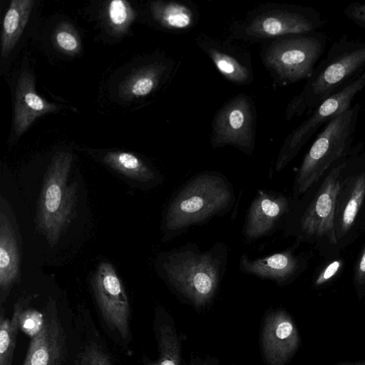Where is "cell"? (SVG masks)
Instances as JSON below:
<instances>
[{"instance_id":"cell-32","label":"cell","mask_w":365,"mask_h":365,"mask_svg":"<svg viewBox=\"0 0 365 365\" xmlns=\"http://www.w3.org/2000/svg\"><path fill=\"white\" fill-rule=\"evenodd\" d=\"M344 15L355 25L365 29V1H355L343 9Z\"/></svg>"},{"instance_id":"cell-6","label":"cell","mask_w":365,"mask_h":365,"mask_svg":"<svg viewBox=\"0 0 365 365\" xmlns=\"http://www.w3.org/2000/svg\"><path fill=\"white\" fill-rule=\"evenodd\" d=\"M327 41L326 34L314 31L267 41L260 55L274 86H285L307 80L325 51Z\"/></svg>"},{"instance_id":"cell-12","label":"cell","mask_w":365,"mask_h":365,"mask_svg":"<svg viewBox=\"0 0 365 365\" xmlns=\"http://www.w3.org/2000/svg\"><path fill=\"white\" fill-rule=\"evenodd\" d=\"M93 292L101 314L108 326L123 338L129 335L130 316L128 296L113 266L101 262L91 279Z\"/></svg>"},{"instance_id":"cell-14","label":"cell","mask_w":365,"mask_h":365,"mask_svg":"<svg viewBox=\"0 0 365 365\" xmlns=\"http://www.w3.org/2000/svg\"><path fill=\"white\" fill-rule=\"evenodd\" d=\"M299 245L264 257L251 259L241 255L239 269L241 272L262 279L274 282L279 286L292 283L309 267V258L304 252H297Z\"/></svg>"},{"instance_id":"cell-28","label":"cell","mask_w":365,"mask_h":365,"mask_svg":"<svg viewBox=\"0 0 365 365\" xmlns=\"http://www.w3.org/2000/svg\"><path fill=\"white\" fill-rule=\"evenodd\" d=\"M57 46L63 51L75 53L80 49V41L74 31L68 27L61 26L55 34Z\"/></svg>"},{"instance_id":"cell-33","label":"cell","mask_w":365,"mask_h":365,"mask_svg":"<svg viewBox=\"0 0 365 365\" xmlns=\"http://www.w3.org/2000/svg\"><path fill=\"white\" fill-rule=\"evenodd\" d=\"M190 365H214V364L210 360H197V361L192 362Z\"/></svg>"},{"instance_id":"cell-30","label":"cell","mask_w":365,"mask_h":365,"mask_svg":"<svg viewBox=\"0 0 365 365\" xmlns=\"http://www.w3.org/2000/svg\"><path fill=\"white\" fill-rule=\"evenodd\" d=\"M78 365H112L108 356L95 344L86 346L80 355Z\"/></svg>"},{"instance_id":"cell-31","label":"cell","mask_w":365,"mask_h":365,"mask_svg":"<svg viewBox=\"0 0 365 365\" xmlns=\"http://www.w3.org/2000/svg\"><path fill=\"white\" fill-rule=\"evenodd\" d=\"M353 284L359 300L365 297V243L363 245L355 262Z\"/></svg>"},{"instance_id":"cell-25","label":"cell","mask_w":365,"mask_h":365,"mask_svg":"<svg viewBox=\"0 0 365 365\" xmlns=\"http://www.w3.org/2000/svg\"><path fill=\"white\" fill-rule=\"evenodd\" d=\"M24 299L14 305L12 317L9 319L1 307L0 312V365H11L17 335L20 327V316L24 309Z\"/></svg>"},{"instance_id":"cell-10","label":"cell","mask_w":365,"mask_h":365,"mask_svg":"<svg viewBox=\"0 0 365 365\" xmlns=\"http://www.w3.org/2000/svg\"><path fill=\"white\" fill-rule=\"evenodd\" d=\"M364 88L365 71L317 107L285 138L275 162V170L279 172L290 163L322 125L348 110L355 96Z\"/></svg>"},{"instance_id":"cell-23","label":"cell","mask_w":365,"mask_h":365,"mask_svg":"<svg viewBox=\"0 0 365 365\" xmlns=\"http://www.w3.org/2000/svg\"><path fill=\"white\" fill-rule=\"evenodd\" d=\"M103 161L125 176L143 183L157 184L163 177L135 155L128 152H108Z\"/></svg>"},{"instance_id":"cell-22","label":"cell","mask_w":365,"mask_h":365,"mask_svg":"<svg viewBox=\"0 0 365 365\" xmlns=\"http://www.w3.org/2000/svg\"><path fill=\"white\" fill-rule=\"evenodd\" d=\"M34 1L14 0L4 16L1 53L7 57L15 47L28 23Z\"/></svg>"},{"instance_id":"cell-24","label":"cell","mask_w":365,"mask_h":365,"mask_svg":"<svg viewBox=\"0 0 365 365\" xmlns=\"http://www.w3.org/2000/svg\"><path fill=\"white\" fill-rule=\"evenodd\" d=\"M157 339L158 357L148 365H180L181 341L173 319L168 315V319L158 326Z\"/></svg>"},{"instance_id":"cell-29","label":"cell","mask_w":365,"mask_h":365,"mask_svg":"<svg viewBox=\"0 0 365 365\" xmlns=\"http://www.w3.org/2000/svg\"><path fill=\"white\" fill-rule=\"evenodd\" d=\"M44 322L41 313L36 310H23L20 316V327L31 338L39 331Z\"/></svg>"},{"instance_id":"cell-8","label":"cell","mask_w":365,"mask_h":365,"mask_svg":"<svg viewBox=\"0 0 365 365\" xmlns=\"http://www.w3.org/2000/svg\"><path fill=\"white\" fill-rule=\"evenodd\" d=\"M72 158L68 152H58L53 156L38 202L37 227L51 247L58 242L68 225L76 203L77 184L67 185Z\"/></svg>"},{"instance_id":"cell-11","label":"cell","mask_w":365,"mask_h":365,"mask_svg":"<svg viewBox=\"0 0 365 365\" xmlns=\"http://www.w3.org/2000/svg\"><path fill=\"white\" fill-rule=\"evenodd\" d=\"M256 110L252 98L241 93L227 101L216 113L212 123L213 149L232 145L246 155L255 148Z\"/></svg>"},{"instance_id":"cell-27","label":"cell","mask_w":365,"mask_h":365,"mask_svg":"<svg viewBox=\"0 0 365 365\" xmlns=\"http://www.w3.org/2000/svg\"><path fill=\"white\" fill-rule=\"evenodd\" d=\"M107 11L109 23L119 31L125 30L135 16L130 4L123 0L110 1Z\"/></svg>"},{"instance_id":"cell-19","label":"cell","mask_w":365,"mask_h":365,"mask_svg":"<svg viewBox=\"0 0 365 365\" xmlns=\"http://www.w3.org/2000/svg\"><path fill=\"white\" fill-rule=\"evenodd\" d=\"M19 252L13 228L7 217L0 215L1 304L19 277Z\"/></svg>"},{"instance_id":"cell-16","label":"cell","mask_w":365,"mask_h":365,"mask_svg":"<svg viewBox=\"0 0 365 365\" xmlns=\"http://www.w3.org/2000/svg\"><path fill=\"white\" fill-rule=\"evenodd\" d=\"M196 43L211 59L217 71L227 81L240 86L250 84L254 73L250 53L230 43L205 34H200Z\"/></svg>"},{"instance_id":"cell-3","label":"cell","mask_w":365,"mask_h":365,"mask_svg":"<svg viewBox=\"0 0 365 365\" xmlns=\"http://www.w3.org/2000/svg\"><path fill=\"white\" fill-rule=\"evenodd\" d=\"M350 151L294 201L282 229L284 237L294 238L297 245H313L326 258L340 254L334 231V207L341 171Z\"/></svg>"},{"instance_id":"cell-34","label":"cell","mask_w":365,"mask_h":365,"mask_svg":"<svg viewBox=\"0 0 365 365\" xmlns=\"http://www.w3.org/2000/svg\"><path fill=\"white\" fill-rule=\"evenodd\" d=\"M343 365H365V360L361 361H357L355 363H351V364H343Z\"/></svg>"},{"instance_id":"cell-21","label":"cell","mask_w":365,"mask_h":365,"mask_svg":"<svg viewBox=\"0 0 365 365\" xmlns=\"http://www.w3.org/2000/svg\"><path fill=\"white\" fill-rule=\"evenodd\" d=\"M150 10L154 19L164 29L186 31L197 22L194 6L179 1H157L151 3Z\"/></svg>"},{"instance_id":"cell-17","label":"cell","mask_w":365,"mask_h":365,"mask_svg":"<svg viewBox=\"0 0 365 365\" xmlns=\"http://www.w3.org/2000/svg\"><path fill=\"white\" fill-rule=\"evenodd\" d=\"M52 307L41 329L31 337L23 365H61L66 355V335Z\"/></svg>"},{"instance_id":"cell-35","label":"cell","mask_w":365,"mask_h":365,"mask_svg":"<svg viewBox=\"0 0 365 365\" xmlns=\"http://www.w3.org/2000/svg\"><path fill=\"white\" fill-rule=\"evenodd\" d=\"M364 306H365V300H364Z\"/></svg>"},{"instance_id":"cell-13","label":"cell","mask_w":365,"mask_h":365,"mask_svg":"<svg viewBox=\"0 0 365 365\" xmlns=\"http://www.w3.org/2000/svg\"><path fill=\"white\" fill-rule=\"evenodd\" d=\"M292 195L272 190H259L246 212L242 233L250 244L282 230L292 209Z\"/></svg>"},{"instance_id":"cell-18","label":"cell","mask_w":365,"mask_h":365,"mask_svg":"<svg viewBox=\"0 0 365 365\" xmlns=\"http://www.w3.org/2000/svg\"><path fill=\"white\" fill-rule=\"evenodd\" d=\"M57 110V106L41 98L35 90L34 76L23 72L17 83L14 105V131L23 134L38 117Z\"/></svg>"},{"instance_id":"cell-4","label":"cell","mask_w":365,"mask_h":365,"mask_svg":"<svg viewBox=\"0 0 365 365\" xmlns=\"http://www.w3.org/2000/svg\"><path fill=\"white\" fill-rule=\"evenodd\" d=\"M365 71V41L343 36L334 42L311 76L288 104L285 117L311 113L324 100Z\"/></svg>"},{"instance_id":"cell-9","label":"cell","mask_w":365,"mask_h":365,"mask_svg":"<svg viewBox=\"0 0 365 365\" xmlns=\"http://www.w3.org/2000/svg\"><path fill=\"white\" fill-rule=\"evenodd\" d=\"M353 146L341 169L334 225L338 250L345 249L365 232V152Z\"/></svg>"},{"instance_id":"cell-15","label":"cell","mask_w":365,"mask_h":365,"mask_svg":"<svg viewBox=\"0 0 365 365\" xmlns=\"http://www.w3.org/2000/svg\"><path fill=\"white\" fill-rule=\"evenodd\" d=\"M261 341L268 365H284L292 358L299 346V336L294 321L287 312L278 309L267 314Z\"/></svg>"},{"instance_id":"cell-26","label":"cell","mask_w":365,"mask_h":365,"mask_svg":"<svg viewBox=\"0 0 365 365\" xmlns=\"http://www.w3.org/2000/svg\"><path fill=\"white\" fill-rule=\"evenodd\" d=\"M344 260L339 255L327 257L313 276V285L316 288L326 286L336 278L343 271Z\"/></svg>"},{"instance_id":"cell-7","label":"cell","mask_w":365,"mask_h":365,"mask_svg":"<svg viewBox=\"0 0 365 365\" xmlns=\"http://www.w3.org/2000/svg\"><path fill=\"white\" fill-rule=\"evenodd\" d=\"M325 24L314 7L269 4L250 11L230 27V38L245 41H271L279 37L317 31Z\"/></svg>"},{"instance_id":"cell-20","label":"cell","mask_w":365,"mask_h":365,"mask_svg":"<svg viewBox=\"0 0 365 365\" xmlns=\"http://www.w3.org/2000/svg\"><path fill=\"white\" fill-rule=\"evenodd\" d=\"M173 65V61H165L143 66L121 83L120 96L132 99L149 95L160 83L163 77L172 70Z\"/></svg>"},{"instance_id":"cell-1","label":"cell","mask_w":365,"mask_h":365,"mask_svg":"<svg viewBox=\"0 0 365 365\" xmlns=\"http://www.w3.org/2000/svg\"><path fill=\"white\" fill-rule=\"evenodd\" d=\"M229 248L217 242L201 251L197 244L187 243L159 255L157 271L168 288L180 300L197 309L215 298L225 277Z\"/></svg>"},{"instance_id":"cell-5","label":"cell","mask_w":365,"mask_h":365,"mask_svg":"<svg viewBox=\"0 0 365 365\" xmlns=\"http://www.w3.org/2000/svg\"><path fill=\"white\" fill-rule=\"evenodd\" d=\"M360 108L359 103L351 106L331 119L317 135L294 177L292 190L294 201L351 150Z\"/></svg>"},{"instance_id":"cell-2","label":"cell","mask_w":365,"mask_h":365,"mask_svg":"<svg viewBox=\"0 0 365 365\" xmlns=\"http://www.w3.org/2000/svg\"><path fill=\"white\" fill-rule=\"evenodd\" d=\"M235 202L233 185L225 175L215 170L194 175L177 188L164 210L163 240L170 241L192 227L227 215Z\"/></svg>"}]
</instances>
